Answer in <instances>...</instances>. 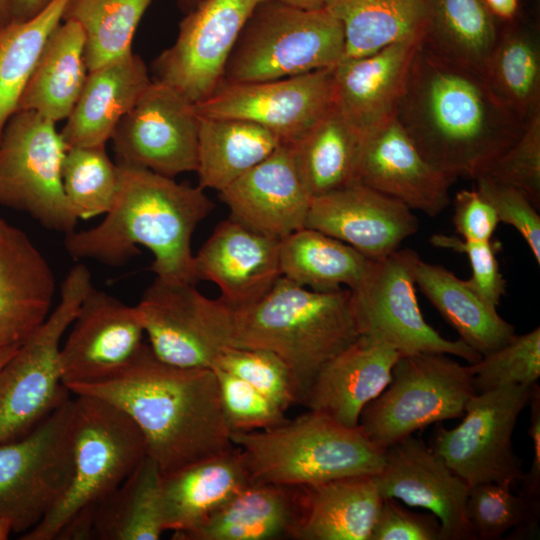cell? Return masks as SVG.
<instances>
[{"label": "cell", "instance_id": "cell-50", "mask_svg": "<svg viewBox=\"0 0 540 540\" xmlns=\"http://www.w3.org/2000/svg\"><path fill=\"white\" fill-rule=\"evenodd\" d=\"M370 540H442L434 514L416 513L393 498H383Z\"/></svg>", "mask_w": 540, "mask_h": 540}, {"label": "cell", "instance_id": "cell-16", "mask_svg": "<svg viewBox=\"0 0 540 540\" xmlns=\"http://www.w3.org/2000/svg\"><path fill=\"white\" fill-rule=\"evenodd\" d=\"M333 69L261 82L223 80L211 96L194 104L195 111L256 123L293 144L333 107Z\"/></svg>", "mask_w": 540, "mask_h": 540}, {"label": "cell", "instance_id": "cell-51", "mask_svg": "<svg viewBox=\"0 0 540 540\" xmlns=\"http://www.w3.org/2000/svg\"><path fill=\"white\" fill-rule=\"evenodd\" d=\"M499 223L495 209L477 189H463L456 194L453 224L462 239L489 241Z\"/></svg>", "mask_w": 540, "mask_h": 540}, {"label": "cell", "instance_id": "cell-58", "mask_svg": "<svg viewBox=\"0 0 540 540\" xmlns=\"http://www.w3.org/2000/svg\"><path fill=\"white\" fill-rule=\"evenodd\" d=\"M11 532L12 528L9 523L0 520V540H6Z\"/></svg>", "mask_w": 540, "mask_h": 540}, {"label": "cell", "instance_id": "cell-52", "mask_svg": "<svg viewBox=\"0 0 540 540\" xmlns=\"http://www.w3.org/2000/svg\"><path fill=\"white\" fill-rule=\"evenodd\" d=\"M530 426L528 434L532 439L533 458L530 470L524 473L519 494L531 509L540 515V388L536 384L529 400Z\"/></svg>", "mask_w": 540, "mask_h": 540}, {"label": "cell", "instance_id": "cell-23", "mask_svg": "<svg viewBox=\"0 0 540 540\" xmlns=\"http://www.w3.org/2000/svg\"><path fill=\"white\" fill-rule=\"evenodd\" d=\"M219 194L231 218L279 240L305 227L312 200L289 143H281Z\"/></svg>", "mask_w": 540, "mask_h": 540}, {"label": "cell", "instance_id": "cell-36", "mask_svg": "<svg viewBox=\"0 0 540 540\" xmlns=\"http://www.w3.org/2000/svg\"><path fill=\"white\" fill-rule=\"evenodd\" d=\"M362 133L333 107L291 144L299 174L313 197L358 183Z\"/></svg>", "mask_w": 540, "mask_h": 540}, {"label": "cell", "instance_id": "cell-3", "mask_svg": "<svg viewBox=\"0 0 540 540\" xmlns=\"http://www.w3.org/2000/svg\"><path fill=\"white\" fill-rule=\"evenodd\" d=\"M119 165L121 186L114 205L98 225L65 235L68 254L76 260L118 266L143 246L154 257L150 270L156 278L195 284L192 236L214 208L213 202L199 186Z\"/></svg>", "mask_w": 540, "mask_h": 540}, {"label": "cell", "instance_id": "cell-22", "mask_svg": "<svg viewBox=\"0 0 540 540\" xmlns=\"http://www.w3.org/2000/svg\"><path fill=\"white\" fill-rule=\"evenodd\" d=\"M279 245V239L229 217L194 255L196 281L216 284L232 310L248 307L281 277Z\"/></svg>", "mask_w": 540, "mask_h": 540}, {"label": "cell", "instance_id": "cell-24", "mask_svg": "<svg viewBox=\"0 0 540 540\" xmlns=\"http://www.w3.org/2000/svg\"><path fill=\"white\" fill-rule=\"evenodd\" d=\"M56 290L45 256L0 217V351L18 348L46 320Z\"/></svg>", "mask_w": 540, "mask_h": 540}, {"label": "cell", "instance_id": "cell-2", "mask_svg": "<svg viewBox=\"0 0 540 540\" xmlns=\"http://www.w3.org/2000/svg\"><path fill=\"white\" fill-rule=\"evenodd\" d=\"M69 391L101 398L127 413L163 475L235 447L214 370L168 364L148 344L110 378Z\"/></svg>", "mask_w": 540, "mask_h": 540}, {"label": "cell", "instance_id": "cell-37", "mask_svg": "<svg viewBox=\"0 0 540 540\" xmlns=\"http://www.w3.org/2000/svg\"><path fill=\"white\" fill-rule=\"evenodd\" d=\"M279 260L282 277L321 292L354 289L371 263L350 245L307 227L280 240Z\"/></svg>", "mask_w": 540, "mask_h": 540}, {"label": "cell", "instance_id": "cell-53", "mask_svg": "<svg viewBox=\"0 0 540 540\" xmlns=\"http://www.w3.org/2000/svg\"><path fill=\"white\" fill-rule=\"evenodd\" d=\"M486 9L497 23L515 20L520 13L519 0H482Z\"/></svg>", "mask_w": 540, "mask_h": 540}, {"label": "cell", "instance_id": "cell-48", "mask_svg": "<svg viewBox=\"0 0 540 540\" xmlns=\"http://www.w3.org/2000/svg\"><path fill=\"white\" fill-rule=\"evenodd\" d=\"M430 242L435 247L466 254L472 270L468 283L484 300L497 308L506 292V281L497 260L498 242L470 241L445 234L432 235Z\"/></svg>", "mask_w": 540, "mask_h": 540}, {"label": "cell", "instance_id": "cell-59", "mask_svg": "<svg viewBox=\"0 0 540 540\" xmlns=\"http://www.w3.org/2000/svg\"><path fill=\"white\" fill-rule=\"evenodd\" d=\"M201 1L203 0H178L180 6L187 11L192 10L194 7H196Z\"/></svg>", "mask_w": 540, "mask_h": 540}, {"label": "cell", "instance_id": "cell-11", "mask_svg": "<svg viewBox=\"0 0 540 540\" xmlns=\"http://www.w3.org/2000/svg\"><path fill=\"white\" fill-rule=\"evenodd\" d=\"M55 122L30 110H17L0 138V204L26 212L46 229L65 235L78 217L63 188L67 152Z\"/></svg>", "mask_w": 540, "mask_h": 540}, {"label": "cell", "instance_id": "cell-57", "mask_svg": "<svg viewBox=\"0 0 540 540\" xmlns=\"http://www.w3.org/2000/svg\"><path fill=\"white\" fill-rule=\"evenodd\" d=\"M18 348H8L0 351V369Z\"/></svg>", "mask_w": 540, "mask_h": 540}, {"label": "cell", "instance_id": "cell-42", "mask_svg": "<svg viewBox=\"0 0 540 540\" xmlns=\"http://www.w3.org/2000/svg\"><path fill=\"white\" fill-rule=\"evenodd\" d=\"M62 183L78 219L105 215L120 191V165L110 159L105 146L71 147L63 160Z\"/></svg>", "mask_w": 540, "mask_h": 540}, {"label": "cell", "instance_id": "cell-43", "mask_svg": "<svg viewBox=\"0 0 540 540\" xmlns=\"http://www.w3.org/2000/svg\"><path fill=\"white\" fill-rule=\"evenodd\" d=\"M507 484L485 482L469 488L466 513L477 539H500L515 529L517 536L535 535L539 515Z\"/></svg>", "mask_w": 540, "mask_h": 540}, {"label": "cell", "instance_id": "cell-40", "mask_svg": "<svg viewBox=\"0 0 540 540\" xmlns=\"http://www.w3.org/2000/svg\"><path fill=\"white\" fill-rule=\"evenodd\" d=\"M68 1L52 0L33 17L0 26V138Z\"/></svg>", "mask_w": 540, "mask_h": 540}, {"label": "cell", "instance_id": "cell-41", "mask_svg": "<svg viewBox=\"0 0 540 540\" xmlns=\"http://www.w3.org/2000/svg\"><path fill=\"white\" fill-rule=\"evenodd\" d=\"M152 0H69L63 20L79 24L88 72L132 52L136 29Z\"/></svg>", "mask_w": 540, "mask_h": 540}, {"label": "cell", "instance_id": "cell-15", "mask_svg": "<svg viewBox=\"0 0 540 540\" xmlns=\"http://www.w3.org/2000/svg\"><path fill=\"white\" fill-rule=\"evenodd\" d=\"M263 0H203L179 23L175 42L154 60L155 80L196 104L224 79L228 59Z\"/></svg>", "mask_w": 540, "mask_h": 540}, {"label": "cell", "instance_id": "cell-29", "mask_svg": "<svg viewBox=\"0 0 540 540\" xmlns=\"http://www.w3.org/2000/svg\"><path fill=\"white\" fill-rule=\"evenodd\" d=\"M251 483L238 447L162 476L163 526L173 538L200 526Z\"/></svg>", "mask_w": 540, "mask_h": 540}, {"label": "cell", "instance_id": "cell-34", "mask_svg": "<svg viewBox=\"0 0 540 540\" xmlns=\"http://www.w3.org/2000/svg\"><path fill=\"white\" fill-rule=\"evenodd\" d=\"M484 78L493 93L523 121L540 113L539 26L521 14L498 23Z\"/></svg>", "mask_w": 540, "mask_h": 540}, {"label": "cell", "instance_id": "cell-20", "mask_svg": "<svg viewBox=\"0 0 540 540\" xmlns=\"http://www.w3.org/2000/svg\"><path fill=\"white\" fill-rule=\"evenodd\" d=\"M402 202L361 183L313 197L305 227L338 239L370 260L382 259L419 228Z\"/></svg>", "mask_w": 540, "mask_h": 540}, {"label": "cell", "instance_id": "cell-26", "mask_svg": "<svg viewBox=\"0 0 540 540\" xmlns=\"http://www.w3.org/2000/svg\"><path fill=\"white\" fill-rule=\"evenodd\" d=\"M162 471L146 455L113 491L74 517L58 540H157L163 526Z\"/></svg>", "mask_w": 540, "mask_h": 540}, {"label": "cell", "instance_id": "cell-39", "mask_svg": "<svg viewBox=\"0 0 540 540\" xmlns=\"http://www.w3.org/2000/svg\"><path fill=\"white\" fill-rule=\"evenodd\" d=\"M326 9L342 24L344 58L423 37L428 0H330Z\"/></svg>", "mask_w": 540, "mask_h": 540}, {"label": "cell", "instance_id": "cell-45", "mask_svg": "<svg viewBox=\"0 0 540 540\" xmlns=\"http://www.w3.org/2000/svg\"><path fill=\"white\" fill-rule=\"evenodd\" d=\"M213 368L221 369L247 382L284 411L292 404L300 402L291 370L272 351L230 346L222 351Z\"/></svg>", "mask_w": 540, "mask_h": 540}, {"label": "cell", "instance_id": "cell-14", "mask_svg": "<svg viewBox=\"0 0 540 540\" xmlns=\"http://www.w3.org/2000/svg\"><path fill=\"white\" fill-rule=\"evenodd\" d=\"M136 307L149 347L168 364L212 369L232 346V309L193 283L155 278Z\"/></svg>", "mask_w": 540, "mask_h": 540}, {"label": "cell", "instance_id": "cell-28", "mask_svg": "<svg viewBox=\"0 0 540 540\" xmlns=\"http://www.w3.org/2000/svg\"><path fill=\"white\" fill-rule=\"evenodd\" d=\"M151 81L144 61L133 51L89 71L60 131L67 147L106 146Z\"/></svg>", "mask_w": 540, "mask_h": 540}, {"label": "cell", "instance_id": "cell-7", "mask_svg": "<svg viewBox=\"0 0 540 540\" xmlns=\"http://www.w3.org/2000/svg\"><path fill=\"white\" fill-rule=\"evenodd\" d=\"M340 21L327 9L304 11L263 0L226 64L228 82H261L333 68L344 56Z\"/></svg>", "mask_w": 540, "mask_h": 540}, {"label": "cell", "instance_id": "cell-6", "mask_svg": "<svg viewBox=\"0 0 540 540\" xmlns=\"http://www.w3.org/2000/svg\"><path fill=\"white\" fill-rule=\"evenodd\" d=\"M73 421L74 469L70 484L50 513L22 540H55L79 513L119 486L147 455L145 438L116 405L76 395Z\"/></svg>", "mask_w": 540, "mask_h": 540}, {"label": "cell", "instance_id": "cell-27", "mask_svg": "<svg viewBox=\"0 0 540 540\" xmlns=\"http://www.w3.org/2000/svg\"><path fill=\"white\" fill-rule=\"evenodd\" d=\"M421 39L386 46L371 54L342 59L333 69L334 104L361 132L395 114Z\"/></svg>", "mask_w": 540, "mask_h": 540}, {"label": "cell", "instance_id": "cell-44", "mask_svg": "<svg viewBox=\"0 0 540 540\" xmlns=\"http://www.w3.org/2000/svg\"><path fill=\"white\" fill-rule=\"evenodd\" d=\"M473 386L482 393L510 385L533 386L540 377V328L515 335L470 364Z\"/></svg>", "mask_w": 540, "mask_h": 540}, {"label": "cell", "instance_id": "cell-13", "mask_svg": "<svg viewBox=\"0 0 540 540\" xmlns=\"http://www.w3.org/2000/svg\"><path fill=\"white\" fill-rule=\"evenodd\" d=\"M535 385L475 393L462 422L453 429L437 425L429 447L470 487L485 482L517 487L524 472L512 436Z\"/></svg>", "mask_w": 540, "mask_h": 540}, {"label": "cell", "instance_id": "cell-1", "mask_svg": "<svg viewBox=\"0 0 540 540\" xmlns=\"http://www.w3.org/2000/svg\"><path fill=\"white\" fill-rule=\"evenodd\" d=\"M394 115L424 159L455 180L481 176L527 122L481 74L434 55L421 43Z\"/></svg>", "mask_w": 540, "mask_h": 540}, {"label": "cell", "instance_id": "cell-47", "mask_svg": "<svg viewBox=\"0 0 540 540\" xmlns=\"http://www.w3.org/2000/svg\"><path fill=\"white\" fill-rule=\"evenodd\" d=\"M523 192L540 205V113L527 120L516 142L481 175Z\"/></svg>", "mask_w": 540, "mask_h": 540}, {"label": "cell", "instance_id": "cell-12", "mask_svg": "<svg viewBox=\"0 0 540 540\" xmlns=\"http://www.w3.org/2000/svg\"><path fill=\"white\" fill-rule=\"evenodd\" d=\"M419 255L397 249L371 260L361 282L351 291L359 335L393 348L400 356L443 353L477 362L481 354L460 338H444L424 319L416 296L415 266Z\"/></svg>", "mask_w": 540, "mask_h": 540}, {"label": "cell", "instance_id": "cell-8", "mask_svg": "<svg viewBox=\"0 0 540 540\" xmlns=\"http://www.w3.org/2000/svg\"><path fill=\"white\" fill-rule=\"evenodd\" d=\"M92 288L89 269L72 267L56 307L0 369V444L29 433L70 397L60 369L61 339Z\"/></svg>", "mask_w": 540, "mask_h": 540}, {"label": "cell", "instance_id": "cell-25", "mask_svg": "<svg viewBox=\"0 0 540 540\" xmlns=\"http://www.w3.org/2000/svg\"><path fill=\"white\" fill-rule=\"evenodd\" d=\"M400 354L359 335L332 357L315 376L303 404L347 427H357L365 406L391 381Z\"/></svg>", "mask_w": 540, "mask_h": 540}, {"label": "cell", "instance_id": "cell-5", "mask_svg": "<svg viewBox=\"0 0 540 540\" xmlns=\"http://www.w3.org/2000/svg\"><path fill=\"white\" fill-rule=\"evenodd\" d=\"M251 482L308 486L350 476H374L384 450L359 426L347 427L309 410L265 430L232 432Z\"/></svg>", "mask_w": 540, "mask_h": 540}, {"label": "cell", "instance_id": "cell-9", "mask_svg": "<svg viewBox=\"0 0 540 540\" xmlns=\"http://www.w3.org/2000/svg\"><path fill=\"white\" fill-rule=\"evenodd\" d=\"M475 393L470 364L443 353L400 356L391 381L365 406L358 426L384 450L430 424L463 416Z\"/></svg>", "mask_w": 540, "mask_h": 540}, {"label": "cell", "instance_id": "cell-19", "mask_svg": "<svg viewBox=\"0 0 540 540\" xmlns=\"http://www.w3.org/2000/svg\"><path fill=\"white\" fill-rule=\"evenodd\" d=\"M382 498L434 514L442 540H476L468 520L466 501L470 486L413 434L384 449V463L373 476Z\"/></svg>", "mask_w": 540, "mask_h": 540}, {"label": "cell", "instance_id": "cell-30", "mask_svg": "<svg viewBox=\"0 0 540 540\" xmlns=\"http://www.w3.org/2000/svg\"><path fill=\"white\" fill-rule=\"evenodd\" d=\"M300 500V486L251 482L196 529L173 539H294Z\"/></svg>", "mask_w": 540, "mask_h": 540}, {"label": "cell", "instance_id": "cell-46", "mask_svg": "<svg viewBox=\"0 0 540 540\" xmlns=\"http://www.w3.org/2000/svg\"><path fill=\"white\" fill-rule=\"evenodd\" d=\"M230 432L265 430L283 423L285 411L242 379L213 368Z\"/></svg>", "mask_w": 540, "mask_h": 540}, {"label": "cell", "instance_id": "cell-49", "mask_svg": "<svg viewBox=\"0 0 540 540\" xmlns=\"http://www.w3.org/2000/svg\"><path fill=\"white\" fill-rule=\"evenodd\" d=\"M477 191L490 202L500 222L513 226L540 264V216L537 207L520 190L488 177L475 179Z\"/></svg>", "mask_w": 540, "mask_h": 540}, {"label": "cell", "instance_id": "cell-33", "mask_svg": "<svg viewBox=\"0 0 540 540\" xmlns=\"http://www.w3.org/2000/svg\"><path fill=\"white\" fill-rule=\"evenodd\" d=\"M84 52L85 39L79 24L62 20L47 40L17 110L35 111L55 123L65 120L88 75Z\"/></svg>", "mask_w": 540, "mask_h": 540}, {"label": "cell", "instance_id": "cell-55", "mask_svg": "<svg viewBox=\"0 0 540 540\" xmlns=\"http://www.w3.org/2000/svg\"><path fill=\"white\" fill-rule=\"evenodd\" d=\"M286 6L304 10V11H317L326 9L330 0H275Z\"/></svg>", "mask_w": 540, "mask_h": 540}, {"label": "cell", "instance_id": "cell-21", "mask_svg": "<svg viewBox=\"0 0 540 540\" xmlns=\"http://www.w3.org/2000/svg\"><path fill=\"white\" fill-rule=\"evenodd\" d=\"M357 179L430 217L449 205L455 181L424 159L395 115L362 133Z\"/></svg>", "mask_w": 540, "mask_h": 540}, {"label": "cell", "instance_id": "cell-31", "mask_svg": "<svg viewBox=\"0 0 540 540\" xmlns=\"http://www.w3.org/2000/svg\"><path fill=\"white\" fill-rule=\"evenodd\" d=\"M296 540H370L383 498L373 476L300 486Z\"/></svg>", "mask_w": 540, "mask_h": 540}, {"label": "cell", "instance_id": "cell-56", "mask_svg": "<svg viewBox=\"0 0 540 540\" xmlns=\"http://www.w3.org/2000/svg\"><path fill=\"white\" fill-rule=\"evenodd\" d=\"M11 21V15L7 0H0V26Z\"/></svg>", "mask_w": 540, "mask_h": 540}, {"label": "cell", "instance_id": "cell-38", "mask_svg": "<svg viewBox=\"0 0 540 540\" xmlns=\"http://www.w3.org/2000/svg\"><path fill=\"white\" fill-rule=\"evenodd\" d=\"M497 32L498 23L482 0H428L421 45L484 77Z\"/></svg>", "mask_w": 540, "mask_h": 540}, {"label": "cell", "instance_id": "cell-35", "mask_svg": "<svg viewBox=\"0 0 540 540\" xmlns=\"http://www.w3.org/2000/svg\"><path fill=\"white\" fill-rule=\"evenodd\" d=\"M199 187L222 191L281 143L268 129L241 119L199 116Z\"/></svg>", "mask_w": 540, "mask_h": 540}, {"label": "cell", "instance_id": "cell-54", "mask_svg": "<svg viewBox=\"0 0 540 540\" xmlns=\"http://www.w3.org/2000/svg\"><path fill=\"white\" fill-rule=\"evenodd\" d=\"M52 0H7L11 20H25L39 13Z\"/></svg>", "mask_w": 540, "mask_h": 540}, {"label": "cell", "instance_id": "cell-32", "mask_svg": "<svg viewBox=\"0 0 540 540\" xmlns=\"http://www.w3.org/2000/svg\"><path fill=\"white\" fill-rule=\"evenodd\" d=\"M415 283L460 339L484 355L509 342L515 335L512 324L497 308L484 300L468 283L442 265L418 259Z\"/></svg>", "mask_w": 540, "mask_h": 540}, {"label": "cell", "instance_id": "cell-4", "mask_svg": "<svg viewBox=\"0 0 540 540\" xmlns=\"http://www.w3.org/2000/svg\"><path fill=\"white\" fill-rule=\"evenodd\" d=\"M358 336L348 288L314 291L281 276L259 301L232 310V347L277 354L293 374L300 403L323 365Z\"/></svg>", "mask_w": 540, "mask_h": 540}, {"label": "cell", "instance_id": "cell-10", "mask_svg": "<svg viewBox=\"0 0 540 540\" xmlns=\"http://www.w3.org/2000/svg\"><path fill=\"white\" fill-rule=\"evenodd\" d=\"M75 400L69 397L24 436L0 444V520L12 532L40 523L73 475Z\"/></svg>", "mask_w": 540, "mask_h": 540}, {"label": "cell", "instance_id": "cell-18", "mask_svg": "<svg viewBox=\"0 0 540 540\" xmlns=\"http://www.w3.org/2000/svg\"><path fill=\"white\" fill-rule=\"evenodd\" d=\"M70 327L60 348L62 381L68 390L110 378L126 367L144 344L137 307L94 287Z\"/></svg>", "mask_w": 540, "mask_h": 540}, {"label": "cell", "instance_id": "cell-17", "mask_svg": "<svg viewBox=\"0 0 540 540\" xmlns=\"http://www.w3.org/2000/svg\"><path fill=\"white\" fill-rule=\"evenodd\" d=\"M199 118L194 103L152 80L111 140L118 163L175 177L196 172Z\"/></svg>", "mask_w": 540, "mask_h": 540}]
</instances>
